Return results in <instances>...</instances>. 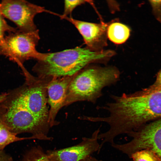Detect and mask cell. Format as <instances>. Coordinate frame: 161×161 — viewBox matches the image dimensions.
Segmentation results:
<instances>
[{"label": "cell", "mask_w": 161, "mask_h": 161, "mask_svg": "<svg viewBox=\"0 0 161 161\" xmlns=\"http://www.w3.org/2000/svg\"><path fill=\"white\" fill-rule=\"evenodd\" d=\"M0 115L12 132L32 134L35 139L51 140L48 136L49 123L38 119L27 109L10 100L0 98Z\"/></svg>", "instance_id": "4"}, {"label": "cell", "mask_w": 161, "mask_h": 161, "mask_svg": "<svg viewBox=\"0 0 161 161\" xmlns=\"http://www.w3.org/2000/svg\"><path fill=\"white\" fill-rule=\"evenodd\" d=\"M115 54L112 50H92L79 47L52 53H44L32 70L40 77L72 76L91 64L105 63Z\"/></svg>", "instance_id": "1"}, {"label": "cell", "mask_w": 161, "mask_h": 161, "mask_svg": "<svg viewBox=\"0 0 161 161\" xmlns=\"http://www.w3.org/2000/svg\"><path fill=\"white\" fill-rule=\"evenodd\" d=\"M147 92H153L161 89V69L158 73L154 83L148 87L143 89Z\"/></svg>", "instance_id": "17"}, {"label": "cell", "mask_w": 161, "mask_h": 161, "mask_svg": "<svg viewBox=\"0 0 161 161\" xmlns=\"http://www.w3.org/2000/svg\"><path fill=\"white\" fill-rule=\"evenodd\" d=\"M12 158L4 152L3 150H0V161H12Z\"/></svg>", "instance_id": "18"}, {"label": "cell", "mask_w": 161, "mask_h": 161, "mask_svg": "<svg viewBox=\"0 0 161 161\" xmlns=\"http://www.w3.org/2000/svg\"><path fill=\"white\" fill-rule=\"evenodd\" d=\"M10 131L0 115V150H3L7 145L13 142L22 140L35 139L32 136L19 137Z\"/></svg>", "instance_id": "12"}, {"label": "cell", "mask_w": 161, "mask_h": 161, "mask_svg": "<svg viewBox=\"0 0 161 161\" xmlns=\"http://www.w3.org/2000/svg\"><path fill=\"white\" fill-rule=\"evenodd\" d=\"M75 75L53 77L48 83L47 95L50 107L49 112V122L51 127L58 124L55 121L56 116L60 109L64 106L68 87Z\"/></svg>", "instance_id": "10"}, {"label": "cell", "mask_w": 161, "mask_h": 161, "mask_svg": "<svg viewBox=\"0 0 161 161\" xmlns=\"http://www.w3.org/2000/svg\"><path fill=\"white\" fill-rule=\"evenodd\" d=\"M107 36L111 41L116 44L125 43L129 38L130 30L126 25L117 21L109 22L107 31Z\"/></svg>", "instance_id": "11"}, {"label": "cell", "mask_w": 161, "mask_h": 161, "mask_svg": "<svg viewBox=\"0 0 161 161\" xmlns=\"http://www.w3.org/2000/svg\"><path fill=\"white\" fill-rule=\"evenodd\" d=\"M22 70L25 78V82L21 86L9 91L10 97L35 117L49 124L47 106V87L52 78L35 77L25 68Z\"/></svg>", "instance_id": "3"}, {"label": "cell", "mask_w": 161, "mask_h": 161, "mask_svg": "<svg viewBox=\"0 0 161 161\" xmlns=\"http://www.w3.org/2000/svg\"><path fill=\"white\" fill-rule=\"evenodd\" d=\"M130 158L132 161H161V157L156 153L148 149L137 151L133 153Z\"/></svg>", "instance_id": "13"}, {"label": "cell", "mask_w": 161, "mask_h": 161, "mask_svg": "<svg viewBox=\"0 0 161 161\" xmlns=\"http://www.w3.org/2000/svg\"><path fill=\"white\" fill-rule=\"evenodd\" d=\"M87 1L82 0H65L64 1V9L62 15L59 14L58 16L64 17L68 16L71 14L73 10L77 6L84 4Z\"/></svg>", "instance_id": "16"}, {"label": "cell", "mask_w": 161, "mask_h": 161, "mask_svg": "<svg viewBox=\"0 0 161 161\" xmlns=\"http://www.w3.org/2000/svg\"><path fill=\"white\" fill-rule=\"evenodd\" d=\"M59 17L74 26L82 36L86 47L89 49L100 51L107 46V31L109 23H96L77 20L71 16Z\"/></svg>", "instance_id": "9"}, {"label": "cell", "mask_w": 161, "mask_h": 161, "mask_svg": "<svg viewBox=\"0 0 161 161\" xmlns=\"http://www.w3.org/2000/svg\"><path fill=\"white\" fill-rule=\"evenodd\" d=\"M0 11L4 17L13 22L19 31L30 32L38 30L34 23L35 16L45 12L57 16V14L23 0H4L0 2Z\"/></svg>", "instance_id": "7"}, {"label": "cell", "mask_w": 161, "mask_h": 161, "mask_svg": "<svg viewBox=\"0 0 161 161\" xmlns=\"http://www.w3.org/2000/svg\"><path fill=\"white\" fill-rule=\"evenodd\" d=\"M99 128L95 130L89 137H84L79 143L59 150L46 152L52 161H81L96 152L100 151V143L98 136Z\"/></svg>", "instance_id": "8"}, {"label": "cell", "mask_w": 161, "mask_h": 161, "mask_svg": "<svg viewBox=\"0 0 161 161\" xmlns=\"http://www.w3.org/2000/svg\"><path fill=\"white\" fill-rule=\"evenodd\" d=\"M120 73L116 67L90 66L75 74L68 87L64 106L78 101L95 103L105 87L116 83Z\"/></svg>", "instance_id": "2"}, {"label": "cell", "mask_w": 161, "mask_h": 161, "mask_svg": "<svg viewBox=\"0 0 161 161\" xmlns=\"http://www.w3.org/2000/svg\"><path fill=\"white\" fill-rule=\"evenodd\" d=\"M160 90V91L161 93V89H160V90Z\"/></svg>", "instance_id": "20"}, {"label": "cell", "mask_w": 161, "mask_h": 161, "mask_svg": "<svg viewBox=\"0 0 161 161\" xmlns=\"http://www.w3.org/2000/svg\"><path fill=\"white\" fill-rule=\"evenodd\" d=\"M5 36L2 55L16 63L21 69L24 62L30 59H41L44 53L36 49L40 38L39 31L24 32L18 30Z\"/></svg>", "instance_id": "5"}, {"label": "cell", "mask_w": 161, "mask_h": 161, "mask_svg": "<svg viewBox=\"0 0 161 161\" xmlns=\"http://www.w3.org/2000/svg\"><path fill=\"white\" fill-rule=\"evenodd\" d=\"M17 30V28L8 25L0 11V55H2L4 43L5 33L14 32Z\"/></svg>", "instance_id": "15"}, {"label": "cell", "mask_w": 161, "mask_h": 161, "mask_svg": "<svg viewBox=\"0 0 161 161\" xmlns=\"http://www.w3.org/2000/svg\"><path fill=\"white\" fill-rule=\"evenodd\" d=\"M127 134L131 140L126 143L115 144L114 148L130 158L134 153L145 149L154 151L161 157V117Z\"/></svg>", "instance_id": "6"}, {"label": "cell", "mask_w": 161, "mask_h": 161, "mask_svg": "<svg viewBox=\"0 0 161 161\" xmlns=\"http://www.w3.org/2000/svg\"><path fill=\"white\" fill-rule=\"evenodd\" d=\"M81 161H103L101 160H98L91 156L88 157L86 158Z\"/></svg>", "instance_id": "19"}, {"label": "cell", "mask_w": 161, "mask_h": 161, "mask_svg": "<svg viewBox=\"0 0 161 161\" xmlns=\"http://www.w3.org/2000/svg\"><path fill=\"white\" fill-rule=\"evenodd\" d=\"M22 161H52L40 147H35L26 154Z\"/></svg>", "instance_id": "14"}]
</instances>
